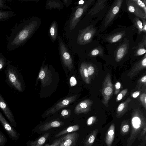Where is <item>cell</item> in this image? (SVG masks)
Masks as SVG:
<instances>
[{"mask_svg":"<svg viewBox=\"0 0 146 146\" xmlns=\"http://www.w3.org/2000/svg\"><path fill=\"white\" fill-rule=\"evenodd\" d=\"M142 20V31L145 34H146V19H143Z\"/></svg>","mask_w":146,"mask_h":146,"instance_id":"45","label":"cell"},{"mask_svg":"<svg viewBox=\"0 0 146 146\" xmlns=\"http://www.w3.org/2000/svg\"><path fill=\"white\" fill-rule=\"evenodd\" d=\"M103 50L100 46L96 47L92 49L90 52L89 55L92 57H94L102 54Z\"/></svg>","mask_w":146,"mask_h":146,"instance_id":"31","label":"cell"},{"mask_svg":"<svg viewBox=\"0 0 146 146\" xmlns=\"http://www.w3.org/2000/svg\"><path fill=\"white\" fill-rule=\"evenodd\" d=\"M137 6L142 9L146 14V4L143 0H132Z\"/></svg>","mask_w":146,"mask_h":146,"instance_id":"34","label":"cell"},{"mask_svg":"<svg viewBox=\"0 0 146 146\" xmlns=\"http://www.w3.org/2000/svg\"><path fill=\"white\" fill-rule=\"evenodd\" d=\"M123 1V0H117L113 2L103 21L102 25L104 28H106L111 23L118 13Z\"/></svg>","mask_w":146,"mask_h":146,"instance_id":"4","label":"cell"},{"mask_svg":"<svg viewBox=\"0 0 146 146\" xmlns=\"http://www.w3.org/2000/svg\"><path fill=\"white\" fill-rule=\"evenodd\" d=\"M62 137H63L59 139H55L53 141L52 143L50 145L46 144L44 146H58L60 142Z\"/></svg>","mask_w":146,"mask_h":146,"instance_id":"41","label":"cell"},{"mask_svg":"<svg viewBox=\"0 0 146 146\" xmlns=\"http://www.w3.org/2000/svg\"><path fill=\"white\" fill-rule=\"evenodd\" d=\"M86 1L87 0H81L79 1L78 3V4L79 5L78 6H80L83 5L85 3Z\"/></svg>","mask_w":146,"mask_h":146,"instance_id":"48","label":"cell"},{"mask_svg":"<svg viewBox=\"0 0 146 146\" xmlns=\"http://www.w3.org/2000/svg\"><path fill=\"white\" fill-rule=\"evenodd\" d=\"M64 123L57 120H54L46 123L39 127L40 129L42 131H46L54 127H59L62 125Z\"/></svg>","mask_w":146,"mask_h":146,"instance_id":"20","label":"cell"},{"mask_svg":"<svg viewBox=\"0 0 146 146\" xmlns=\"http://www.w3.org/2000/svg\"><path fill=\"white\" fill-rule=\"evenodd\" d=\"M7 140L6 136L0 130V146H4L7 143Z\"/></svg>","mask_w":146,"mask_h":146,"instance_id":"36","label":"cell"},{"mask_svg":"<svg viewBox=\"0 0 146 146\" xmlns=\"http://www.w3.org/2000/svg\"><path fill=\"white\" fill-rule=\"evenodd\" d=\"M107 0H98L97 1L89 12V14L94 15L103 9L106 5Z\"/></svg>","mask_w":146,"mask_h":146,"instance_id":"19","label":"cell"},{"mask_svg":"<svg viewBox=\"0 0 146 146\" xmlns=\"http://www.w3.org/2000/svg\"><path fill=\"white\" fill-rule=\"evenodd\" d=\"M121 84L119 82H117L115 84V93L117 95L119 92L121 87Z\"/></svg>","mask_w":146,"mask_h":146,"instance_id":"43","label":"cell"},{"mask_svg":"<svg viewBox=\"0 0 146 146\" xmlns=\"http://www.w3.org/2000/svg\"><path fill=\"white\" fill-rule=\"evenodd\" d=\"M128 11L142 19H146V14L143 10L133 2L132 0L126 1Z\"/></svg>","mask_w":146,"mask_h":146,"instance_id":"11","label":"cell"},{"mask_svg":"<svg viewBox=\"0 0 146 146\" xmlns=\"http://www.w3.org/2000/svg\"><path fill=\"white\" fill-rule=\"evenodd\" d=\"M114 125L113 123L110 126L108 131L106 138V142L108 146L111 144L114 138Z\"/></svg>","mask_w":146,"mask_h":146,"instance_id":"26","label":"cell"},{"mask_svg":"<svg viewBox=\"0 0 146 146\" xmlns=\"http://www.w3.org/2000/svg\"><path fill=\"white\" fill-rule=\"evenodd\" d=\"M133 21L135 27L137 30L138 34H141L142 32V22L139 18L136 16L133 19Z\"/></svg>","mask_w":146,"mask_h":146,"instance_id":"30","label":"cell"},{"mask_svg":"<svg viewBox=\"0 0 146 146\" xmlns=\"http://www.w3.org/2000/svg\"><path fill=\"white\" fill-rule=\"evenodd\" d=\"M58 1H49L46 3V7L47 9L53 8L61 9L62 5L61 2Z\"/></svg>","mask_w":146,"mask_h":146,"instance_id":"29","label":"cell"},{"mask_svg":"<svg viewBox=\"0 0 146 146\" xmlns=\"http://www.w3.org/2000/svg\"><path fill=\"white\" fill-rule=\"evenodd\" d=\"M60 49L64 65L71 70L73 66L72 60L66 47L62 41L60 43Z\"/></svg>","mask_w":146,"mask_h":146,"instance_id":"10","label":"cell"},{"mask_svg":"<svg viewBox=\"0 0 146 146\" xmlns=\"http://www.w3.org/2000/svg\"><path fill=\"white\" fill-rule=\"evenodd\" d=\"M137 89H139L143 85L146 86V75H145L137 81Z\"/></svg>","mask_w":146,"mask_h":146,"instance_id":"37","label":"cell"},{"mask_svg":"<svg viewBox=\"0 0 146 146\" xmlns=\"http://www.w3.org/2000/svg\"><path fill=\"white\" fill-rule=\"evenodd\" d=\"M131 123V133L128 141V146L133 143L139 135L141 129L146 126L145 118L140 110L135 109L133 111L132 115Z\"/></svg>","mask_w":146,"mask_h":146,"instance_id":"3","label":"cell"},{"mask_svg":"<svg viewBox=\"0 0 146 146\" xmlns=\"http://www.w3.org/2000/svg\"><path fill=\"white\" fill-rule=\"evenodd\" d=\"M146 48V34H144L142 41L138 43L137 46L135 48L134 51L135 55L136 56H139L145 54Z\"/></svg>","mask_w":146,"mask_h":146,"instance_id":"18","label":"cell"},{"mask_svg":"<svg viewBox=\"0 0 146 146\" xmlns=\"http://www.w3.org/2000/svg\"><path fill=\"white\" fill-rule=\"evenodd\" d=\"M79 135L76 132L69 133L63 137L58 146H75Z\"/></svg>","mask_w":146,"mask_h":146,"instance_id":"14","label":"cell"},{"mask_svg":"<svg viewBox=\"0 0 146 146\" xmlns=\"http://www.w3.org/2000/svg\"><path fill=\"white\" fill-rule=\"evenodd\" d=\"M7 61L5 56L0 53V72L6 66Z\"/></svg>","mask_w":146,"mask_h":146,"instance_id":"33","label":"cell"},{"mask_svg":"<svg viewBox=\"0 0 146 146\" xmlns=\"http://www.w3.org/2000/svg\"><path fill=\"white\" fill-rule=\"evenodd\" d=\"M87 69L88 74L91 79V78H94V76L95 74L96 70L94 65L91 63H86Z\"/></svg>","mask_w":146,"mask_h":146,"instance_id":"32","label":"cell"},{"mask_svg":"<svg viewBox=\"0 0 146 146\" xmlns=\"http://www.w3.org/2000/svg\"><path fill=\"white\" fill-rule=\"evenodd\" d=\"M7 1V0H0V10L1 9H13L12 8L8 6L5 4V2Z\"/></svg>","mask_w":146,"mask_h":146,"instance_id":"39","label":"cell"},{"mask_svg":"<svg viewBox=\"0 0 146 146\" xmlns=\"http://www.w3.org/2000/svg\"><path fill=\"white\" fill-rule=\"evenodd\" d=\"M79 129V126L78 125L70 126L58 133L56 135L55 137H57L67 133L75 132L78 130Z\"/></svg>","mask_w":146,"mask_h":146,"instance_id":"27","label":"cell"},{"mask_svg":"<svg viewBox=\"0 0 146 146\" xmlns=\"http://www.w3.org/2000/svg\"><path fill=\"white\" fill-rule=\"evenodd\" d=\"M50 134L49 132L44 134L38 139L31 141L30 146H42L45 143Z\"/></svg>","mask_w":146,"mask_h":146,"instance_id":"25","label":"cell"},{"mask_svg":"<svg viewBox=\"0 0 146 146\" xmlns=\"http://www.w3.org/2000/svg\"><path fill=\"white\" fill-rule=\"evenodd\" d=\"M129 48V44L125 42L122 43L117 49L115 52V57L117 62L122 60L127 54Z\"/></svg>","mask_w":146,"mask_h":146,"instance_id":"17","label":"cell"},{"mask_svg":"<svg viewBox=\"0 0 146 146\" xmlns=\"http://www.w3.org/2000/svg\"><path fill=\"white\" fill-rule=\"evenodd\" d=\"M126 35L123 31L116 33L108 36L106 40L110 43H115L120 41Z\"/></svg>","mask_w":146,"mask_h":146,"instance_id":"23","label":"cell"},{"mask_svg":"<svg viewBox=\"0 0 146 146\" xmlns=\"http://www.w3.org/2000/svg\"><path fill=\"white\" fill-rule=\"evenodd\" d=\"M38 79L41 80L42 85L43 87L49 86L52 83V79L51 72L48 70L47 66L41 67Z\"/></svg>","mask_w":146,"mask_h":146,"instance_id":"13","label":"cell"},{"mask_svg":"<svg viewBox=\"0 0 146 146\" xmlns=\"http://www.w3.org/2000/svg\"><path fill=\"white\" fill-rule=\"evenodd\" d=\"M130 98H127L124 102L121 103L116 110V116L119 118L121 117L126 112L128 105L131 101Z\"/></svg>","mask_w":146,"mask_h":146,"instance_id":"21","label":"cell"},{"mask_svg":"<svg viewBox=\"0 0 146 146\" xmlns=\"http://www.w3.org/2000/svg\"><path fill=\"white\" fill-rule=\"evenodd\" d=\"M80 72L84 81L86 84H90L91 79L88 74L86 63L83 62L81 64Z\"/></svg>","mask_w":146,"mask_h":146,"instance_id":"22","label":"cell"},{"mask_svg":"<svg viewBox=\"0 0 146 146\" xmlns=\"http://www.w3.org/2000/svg\"><path fill=\"white\" fill-rule=\"evenodd\" d=\"M96 31V29L92 25L86 27L82 30L78 35L77 38L78 43L84 45L90 43Z\"/></svg>","mask_w":146,"mask_h":146,"instance_id":"7","label":"cell"},{"mask_svg":"<svg viewBox=\"0 0 146 146\" xmlns=\"http://www.w3.org/2000/svg\"><path fill=\"white\" fill-rule=\"evenodd\" d=\"M0 109L14 127L17 128V125L14 115L5 100L0 93Z\"/></svg>","mask_w":146,"mask_h":146,"instance_id":"9","label":"cell"},{"mask_svg":"<svg viewBox=\"0 0 146 146\" xmlns=\"http://www.w3.org/2000/svg\"><path fill=\"white\" fill-rule=\"evenodd\" d=\"M49 34L51 38L53 40H55L57 35V25L56 22L53 21L49 29Z\"/></svg>","mask_w":146,"mask_h":146,"instance_id":"28","label":"cell"},{"mask_svg":"<svg viewBox=\"0 0 146 146\" xmlns=\"http://www.w3.org/2000/svg\"><path fill=\"white\" fill-rule=\"evenodd\" d=\"M70 83L71 86H75L77 84V81L74 76H72L70 78Z\"/></svg>","mask_w":146,"mask_h":146,"instance_id":"44","label":"cell"},{"mask_svg":"<svg viewBox=\"0 0 146 146\" xmlns=\"http://www.w3.org/2000/svg\"><path fill=\"white\" fill-rule=\"evenodd\" d=\"M16 15L15 13L12 11L0 10V21H8Z\"/></svg>","mask_w":146,"mask_h":146,"instance_id":"24","label":"cell"},{"mask_svg":"<svg viewBox=\"0 0 146 146\" xmlns=\"http://www.w3.org/2000/svg\"><path fill=\"white\" fill-rule=\"evenodd\" d=\"M93 104L92 101L86 99L79 103L75 107L74 112L76 114L88 113L90 110Z\"/></svg>","mask_w":146,"mask_h":146,"instance_id":"16","label":"cell"},{"mask_svg":"<svg viewBox=\"0 0 146 146\" xmlns=\"http://www.w3.org/2000/svg\"><path fill=\"white\" fill-rule=\"evenodd\" d=\"M4 72L7 84L18 92H22L25 85L23 76L18 68L13 65L11 61H8Z\"/></svg>","mask_w":146,"mask_h":146,"instance_id":"2","label":"cell"},{"mask_svg":"<svg viewBox=\"0 0 146 146\" xmlns=\"http://www.w3.org/2000/svg\"><path fill=\"white\" fill-rule=\"evenodd\" d=\"M129 128V126L128 124H125L123 126L122 128V131L123 132L125 133L128 131Z\"/></svg>","mask_w":146,"mask_h":146,"instance_id":"46","label":"cell"},{"mask_svg":"<svg viewBox=\"0 0 146 146\" xmlns=\"http://www.w3.org/2000/svg\"><path fill=\"white\" fill-rule=\"evenodd\" d=\"M96 117L94 116H92L89 117L87 121V124L88 125H90L96 121Z\"/></svg>","mask_w":146,"mask_h":146,"instance_id":"42","label":"cell"},{"mask_svg":"<svg viewBox=\"0 0 146 146\" xmlns=\"http://www.w3.org/2000/svg\"><path fill=\"white\" fill-rule=\"evenodd\" d=\"M0 123L10 138L15 141L19 138L20 134L5 119L0 111Z\"/></svg>","mask_w":146,"mask_h":146,"instance_id":"8","label":"cell"},{"mask_svg":"<svg viewBox=\"0 0 146 146\" xmlns=\"http://www.w3.org/2000/svg\"><path fill=\"white\" fill-rule=\"evenodd\" d=\"M141 93V92L139 91H137L135 92L131 95V96L133 98L137 97L139 96Z\"/></svg>","mask_w":146,"mask_h":146,"instance_id":"47","label":"cell"},{"mask_svg":"<svg viewBox=\"0 0 146 146\" xmlns=\"http://www.w3.org/2000/svg\"><path fill=\"white\" fill-rule=\"evenodd\" d=\"M76 97L77 95H75L66 98L56 104L54 106L47 111L46 115H48L50 114L54 113L60 109L68 106L75 101Z\"/></svg>","mask_w":146,"mask_h":146,"instance_id":"12","label":"cell"},{"mask_svg":"<svg viewBox=\"0 0 146 146\" xmlns=\"http://www.w3.org/2000/svg\"><path fill=\"white\" fill-rule=\"evenodd\" d=\"M38 23L35 20H30L17 24L7 36V50L12 51L23 46L35 31Z\"/></svg>","mask_w":146,"mask_h":146,"instance_id":"1","label":"cell"},{"mask_svg":"<svg viewBox=\"0 0 146 146\" xmlns=\"http://www.w3.org/2000/svg\"><path fill=\"white\" fill-rule=\"evenodd\" d=\"M71 113V110L70 109H64L61 112V114L64 117H69Z\"/></svg>","mask_w":146,"mask_h":146,"instance_id":"40","label":"cell"},{"mask_svg":"<svg viewBox=\"0 0 146 146\" xmlns=\"http://www.w3.org/2000/svg\"><path fill=\"white\" fill-rule=\"evenodd\" d=\"M113 85L110 75L108 73L104 81L102 91L103 97L102 102L106 107H108L109 101L113 94Z\"/></svg>","mask_w":146,"mask_h":146,"instance_id":"5","label":"cell"},{"mask_svg":"<svg viewBox=\"0 0 146 146\" xmlns=\"http://www.w3.org/2000/svg\"><path fill=\"white\" fill-rule=\"evenodd\" d=\"M139 100L144 109H146V94L145 93H142L139 96Z\"/></svg>","mask_w":146,"mask_h":146,"instance_id":"38","label":"cell"},{"mask_svg":"<svg viewBox=\"0 0 146 146\" xmlns=\"http://www.w3.org/2000/svg\"><path fill=\"white\" fill-rule=\"evenodd\" d=\"M93 1V0H87L83 5L77 7V9L70 20L69 25L70 30H72L75 28L82 15L86 11Z\"/></svg>","mask_w":146,"mask_h":146,"instance_id":"6","label":"cell"},{"mask_svg":"<svg viewBox=\"0 0 146 146\" xmlns=\"http://www.w3.org/2000/svg\"><path fill=\"white\" fill-rule=\"evenodd\" d=\"M128 91L127 89H125L120 92L117 96L116 101L118 102L121 100L126 95Z\"/></svg>","mask_w":146,"mask_h":146,"instance_id":"35","label":"cell"},{"mask_svg":"<svg viewBox=\"0 0 146 146\" xmlns=\"http://www.w3.org/2000/svg\"><path fill=\"white\" fill-rule=\"evenodd\" d=\"M146 67V54L138 62L135 63L128 73L127 75L131 78L137 75Z\"/></svg>","mask_w":146,"mask_h":146,"instance_id":"15","label":"cell"}]
</instances>
